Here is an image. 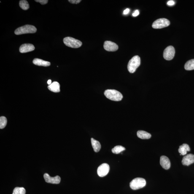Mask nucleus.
<instances>
[{"label":"nucleus","mask_w":194,"mask_h":194,"mask_svg":"<svg viewBox=\"0 0 194 194\" xmlns=\"http://www.w3.org/2000/svg\"><path fill=\"white\" fill-rule=\"evenodd\" d=\"M139 11L138 10H136L132 14V16L134 17L137 16L138 15H139Z\"/></svg>","instance_id":"nucleus-26"},{"label":"nucleus","mask_w":194,"mask_h":194,"mask_svg":"<svg viewBox=\"0 0 194 194\" xmlns=\"http://www.w3.org/2000/svg\"><path fill=\"white\" fill-rule=\"evenodd\" d=\"M109 169V165L106 163H103L98 166L97 173L100 177H104L108 173Z\"/></svg>","instance_id":"nucleus-8"},{"label":"nucleus","mask_w":194,"mask_h":194,"mask_svg":"<svg viewBox=\"0 0 194 194\" xmlns=\"http://www.w3.org/2000/svg\"><path fill=\"white\" fill-rule=\"evenodd\" d=\"M19 5L21 8L24 10H27L29 9L30 6L28 1L26 0H21L19 3Z\"/></svg>","instance_id":"nucleus-20"},{"label":"nucleus","mask_w":194,"mask_h":194,"mask_svg":"<svg viewBox=\"0 0 194 194\" xmlns=\"http://www.w3.org/2000/svg\"><path fill=\"white\" fill-rule=\"evenodd\" d=\"M175 54V50L174 47L172 46H169L165 49L164 52V58L166 60H171L174 58Z\"/></svg>","instance_id":"nucleus-7"},{"label":"nucleus","mask_w":194,"mask_h":194,"mask_svg":"<svg viewBox=\"0 0 194 194\" xmlns=\"http://www.w3.org/2000/svg\"><path fill=\"white\" fill-rule=\"evenodd\" d=\"M33 63L37 66L44 67H48L50 66L51 64L50 62L45 61L39 58L34 59L33 60Z\"/></svg>","instance_id":"nucleus-14"},{"label":"nucleus","mask_w":194,"mask_h":194,"mask_svg":"<svg viewBox=\"0 0 194 194\" xmlns=\"http://www.w3.org/2000/svg\"><path fill=\"white\" fill-rule=\"evenodd\" d=\"M91 142L94 151L96 152H99L101 148V145L100 143L93 138H91Z\"/></svg>","instance_id":"nucleus-17"},{"label":"nucleus","mask_w":194,"mask_h":194,"mask_svg":"<svg viewBox=\"0 0 194 194\" xmlns=\"http://www.w3.org/2000/svg\"><path fill=\"white\" fill-rule=\"evenodd\" d=\"M35 49V47L33 44H23L20 47L19 50L22 53L33 51Z\"/></svg>","instance_id":"nucleus-11"},{"label":"nucleus","mask_w":194,"mask_h":194,"mask_svg":"<svg viewBox=\"0 0 194 194\" xmlns=\"http://www.w3.org/2000/svg\"><path fill=\"white\" fill-rule=\"evenodd\" d=\"M190 146L187 144H183L179 146L178 152L181 155H185L187 154V152H190Z\"/></svg>","instance_id":"nucleus-16"},{"label":"nucleus","mask_w":194,"mask_h":194,"mask_svg":"<svg viewBox=\"0 0 194 194\" xmlns=\"http://www.w3.org/2000/svg\"><path fill=\"white\" fill-rule=\"evenodd\" d=\"M146 185V181L143 178H137L130 183V187L133 190H137L142 188Z\"/></svg>","instance_id":"nucleus-5"},{"label":"nucleus","mask_w":194,"mask_h":194,"mask_svg":"<svg viewBox=\"0 0 194 194\" xmlns=\"http://www.w3.org/2000/svg\"><path fill=\"white\" fill-rule=\"evenodd\" d=\"M184 68L187 71L194 69V59H192L187 61L185 64Z\"/></svg>","instance_id":"nucleus-19"},{"label":"nucleus","mask_w":194,"mask_h":194,"mask_svg":"<svg viewBox=\"0 0 194 194\" xmlns=\"http://www.w3.org/2000/svg\"><path fill=\"white\" fill-rule=\"evenodd\" d=\"M183 165L186 166L189 165L194 163V155L192 154H189L183 157L182 160Z\"/></svg>","instance_id":"nucleus-12"},{"label":"nucleus","mask_w":194,"mask_h":194,"mask_svg":"<svg viewBox=\"0 0 194 194\" xmlns=\"http://www.w3.org/2000/svg\"><path fill=\"white\" fill-rule=\"evenodd\" d=\"M68 1L71 4H79L81 1V0H69Z\"/></svg>","instance_id":"nucleus-25"},{"label":"nucleus","mask_w":194,"mask_h":194,"mask_svg":"<svg viewBox=\"0 0 194 194\" xmlns=\"http://www.w3.org/2000/svg\"><path fill=\"white\" fill-rule=\"evenodd\" d=\"M141 64V59L138 55H136L133 57L129 62L128 66V71L130 73H134L139 67Z\"/></svg>","instance_id":"nucleus-3"},{"label":"nucleus","mask_w":194,"mask_h":194,"mask_svg":"<svg viewBox=\"0 0 194 194\" xmlns=\"http://www.w3.org/2000/svg\"><path fill=\"white\" fill-rule=\"evenodd\" d=\"M26 190L23 187H16L14 189L12 194H25Z\"/></svg>","instance_id":"nucleus-22"},{"label":"nucleus","mask_w":194,"mask_h":194,"mask_svg":"<svg viewBox=\"0 0 194 194\" xmlns=\"http://www.w3.org/2000/svg\"><path fill=\"white\" fill-rule=\"evenodd\" d=\"M160 164L165 170H168L171 167V162L168 157L165 156L160 157Z\"/></svg>","instance_id":"nucleus-13"},{"label":"nucleus","mask_w":194,"mask_h":194,"mask_svg":"<svg viewBox=\"0 0 194 194\" xmlns=\"http://www.w3.org/2000/svg\"><path fill=\"white\" fill-rule=\"evenodd\" d=\"M7 124V118L4 117H1L0 118V128L1 129L4 128L6 126Z\"/></svg>","instance_id":"nucleus-23"},{"label":"nucleus","mask_w":194,"mask_h":194,"mask_svg":"<svg viewBox=\"0 0 194 194\" xmlns=\"http://www.w3.org/2000/svg\"><path fill=\"white\" fill-rule=\"evenodd\" d=\"M44 177L45 182L53 184H59L61 181V178L59 176H57L55 177H51L47 173L44 174Z\"/></svg>","instance_id":"nucleus-10"},{"label":"nucleus","mask_w":194,"mask_h":194,"mask_svg":"<svg viewBox=\"0 0 194 194\" xmlns=\"http://www.w3.org/2000/svg\"><path fill=\"white\" fill-rule=\"evenodd\" d=\"M47 84H48L49 85H50V84H52V81L50 79H49V80L47 81Z\"/></svg>","instance_id":"nucleus-29"},{"label":"nucleus","mask_w":194,"mask_h":194,"mask_svg":"<svg viewBox=\"0 0 194 194\" xmlns=\"http://www.w3.org/2000/svg\"><path fill=\"white\" fill-rule=\"evenodd\" d=\"M35 1L37 2L40 3L41 4L44 5L47 4L48 1H47V0H35Z\"/></svg>","instance_id":"nucleus-24"},{"label":"nucleus","mask_w":194,"mask_h":194,"mask_svg":"<svg viewBox=\"0 0 194 194\" xmlns=\"http://www.w3.org/2000/svg\"><path fill=\"white\" fill-rule=\"evenodd\" d=\"M104 48L108 52H115L118 50V46L115 43L111 41H105L104 44Z\"/></svg>","instance_id":"nucleus-9"},{"label":"nucleus","mask_w":194,"mask_h":194,"mask_svg":"<svg viewBox=\"0 0 194 194\" xmlns=\"http://www.w3.org/2000/svg\"><path fill=\"white\" fill-rule=\"evenodd\" d=\"M63 42L65 45L73 48H79L82 44L80 41L70 37L64 38L63 39Z\"/></svg>","instance_id":"nucleus-4"},{"label":"nucleus","mask_w":194,"mask_h":194,"mask_svg":"<svg viewBox=\"0 0 194 194\" xmlns=\"http://www.w3.org/2000/svg\"><path fill=\"white\" fill-rule=\"evenodd\" d=\"M137 136L138 138L142 139H149L152 137L150 133L144 131H138L137 132Z\"/></svg>","instance_id":"nucleus-18"},{"label":"nucleus","mask_w":194,"mask_h":194,"mask_svg":"<svg viewBox=\"0 0 194 194\" xmlns=\"http://www.w3.org/2000/svg\"><path fill=\"white\" fill-rule=\"evenodd\" d=\"M125 148L122 146H117L112 149V152L114 154H118L125 150Z\"/></svg>","instance_id":"nucleus-21"},{"label":"nucleus","mask_w":194,"mask_h":194,"mask_svg":"<svg viewBox=\"0 0 194 194\" xmlns=\"http://www.w3.org/2000/svg\"><path fill=\"white\" fill-rule=\"evenodd\" d=\"M170 24L169 21L168 19L162 18L158 19L154 22L152 27L155 29H160L168 27Z\"/></svg>","instance_id":"nucleus-6"},{"label":"nucleus","mask_w":194,"mask_h":194,"mask_svg":"<svg viewBox=\"0 0 194 194\" xmlns=\"http://www.w3.org/2000/svg\"><path fill=\"white\" fill-rule=\"evenodd\" d=\"M104 93L105 96L111 101H120L123 98L122 93L115 90H106L105 91Z\"/></svg>","instance_id":"nucleus-1"},{"label":"nucleus","mask_w":194,"mask_h":194,"mask_svg":"<svg viewBox=\"0 0 194 194\" xmlns=\"http://www.w3.org/2000/svg\"><path fill=\"white\" fill-rule=\"evenodd\" d=\"M130 9L129 8H127L125 9V10H124L123 11V14L124 15H126L127 14H128L129 13V12H130Z\"/></svg>","instance_id":"nucleus-28"},{"label":"nucleus","mask_w":194,"mask_h":194,"mask_svg":"<svg viewBox=\"0 0 194 194\" xmlns=\"http://www.w3.org/2000/svg\"><path fill=\"white\" fill-rule=\"evenodd\" d=\"M60 84L58 82H54L48 86V88L50 91L54 93H59L60 91Z\"/></svg>","instance_id":"nucleus-15"},{"label":"nucleus","mask_w":194,"mask_h":194,"mask_svg":"<svg viewBox=\"0 0 194 194\" xmlns=\"http://www.w3.org/2000/svg\"><path fill=\"white\" fill-rule=\"evenodd\" d=\"M175 4V2L173 1H169L167 3V4L168 6H172L174 5Z\"/></svg>","instance_id":"nucleus-27"},{"label":"nucleus","mask_w":194,"mask_h":194,"mask_svg":"<svg viewBox=\"0 0 194 194\" xmlns=\"http://www.w3.org/2000/svg\"><path fill=\"white\" fill-rule=\"evenodd\" d=\"M37 31L35 27L33 25H27L17 28L15 30V33L16 35L26 34H33Z\"/></svg>","instance_id":"nucleus-2"}]
</instances>
